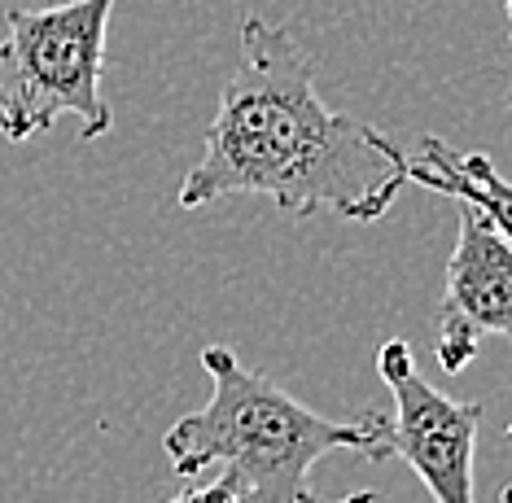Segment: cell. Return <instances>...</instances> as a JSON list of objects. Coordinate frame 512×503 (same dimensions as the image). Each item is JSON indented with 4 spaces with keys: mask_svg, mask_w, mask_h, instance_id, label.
Segmentation results:
<instances>
[{
    "mask_svg": "<svg viewBox=\"0 0 512 503\" xmlns=\"http://www.w3.org/2000/svg\"><path fill=\"white\" fill-rule=\"evenodd\" d=\"M202 368L211 377V403L180 416L162 438L180 477L224 464V482L237 503H320L307 477L329 451L386 460V420L377 412L355 425L329 420L285 394L272 377L246 368L228 346H206Z\"/></svg>",
    "mask_w": 512,
    "mask_h": 503,
    "instance_id": "2",
    "label": "cell"
},
{
    "mask_svg": "<svg viewBox=\"0 0 512 503\" xmlns=\"http://www.w3.org/2000/svg\"><path fill=\"white\" fill-rule=\"evenodd\" d=\"M482 337L512 342V241L477 206L460 202V241L447 263L438 311V364L464 372L477 359Z\"/></svg>",
    "mask_w": 512,
    "mask_h": 503,
    "instance_id": "5",
    "label": "cell"
},
{
    "mask_svg": "<svg viewBox=\"0 0 512 503\" xmlns=\"http://www.w3.org/2000/svg\"><path fill=\"white\" fill-rule=\"evenodd\" d=\"M407 158L381 127L320 101L316 66L294 31L267 18L241 22V66L206 127V154L184 175V210L254 193L294 219L342 215L372 224L394 206Z\"/></svg>",
    "mask_w": 512,
    "mask_h": 503,
    "instance_id": "1",
    "label": "cell"
},
{
    "mask_svg": "<svg viewBox=\"0 0 512 503\" xmlns=\"http://www.w3.org/2000/svg\"><path fill=\"white\" fill-rule=\"evenodd\" d=\"M324 503V499H320ZM342 503H390L386 495H372V490H364V495H351V499H342Z\"/></svg>",
    "mask_w": 512,
    "mask_h": 503,
    "instance_id": "7",
    "label": "cell"
},
{
    "mask_svg": "<svg viewBox=\"0 0 512 503\" xmlns=\"http://www.w3.org/2000/svg\"><path fill=\"white\" fill-rule=\"evenodd\" d=\"M407 180L425 184V189H434L442 197L477 206L512 241V184L495 171V162L486 154H456L438 136H425L421 158L407 162Z\"/></svg>",
    "mask_w": 512,
    "mask_h": 503,
    "instance_id": "6",
    "label": "cell"
},
{
    "mask_svg": "<svg viewBox=\"0 0 512 503\" xmlns=\"http://www.w3.org/2000/svg\"><path fill=\"white\" fill-rule=\"evenodd\" d=\"M504 503H512V486H508V490H504Z\"/></svg>",
    "mask_w": 512,
    "mask_h": 503,
    "instance_id": "8",
    "label": "cell"
},
{
    "mask_svg": "<svg viewBox=\"0 0 512 503\" xmlns=\"http://www.w3.org/2000/svg\"><path fill=\"white\" fill-rule=\"evenodd\" d=\"M508 27H512V0H508Z\"/></svg>",
    "mask_w": 512,
    "mask_h": 503,
    "instance_id": "9",
    "label": "cell"
},
{
    "mask_svg": "<svg viewBox=\"0 0 512 503\" xmlns=\"http://www.w3.org/2000/svg\"><path fill=\"white\" fill-rule=\"evenodd\" d=\"M508 442H512V425H508Z\"/></svg>",
    "mask_w": 512,
    "mask_h": 503,
    "instance_id": "10",
    "label": "cell"
},
{
    "mask_svg": "<svg viewBox=\"0 0 512 503\" xmlns=\"http://www.w3.org/2000/svg\"><path fill=\"white\" fill-rule=\"evenodd\" d=\"M119 0H66L49 9H9L0 40V136L22 145L62 114L79 119V140H101L114 110L101 97L106 31Z\"/></svg>",
    "mask_w": 512,
    "mask_h": 503,
    "instance_id": "3",
    "label": "cell"
},
{
    "mask_svg": "<svg viewBox=\"0 0 512 503\" xmlns=\"http://www.w3.org/2000/svg\"><path fill=\"white\" fill-rule=\"evenodd\" d=\"M377 372L394 399V420H386V460L412 464L434 503H473V455L482 403H460L434 390L416 372L412 346L386 342L377 355Z\"/></svg>",
    "mask_w": 512,
    "mask_h": 503,
    "instance_id": "4",
    "label": "cell"
}]
</instances>
